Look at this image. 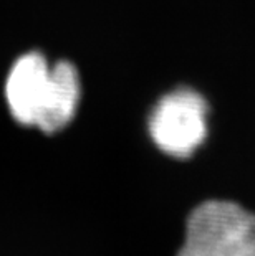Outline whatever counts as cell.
<instances>
[{"label":"cell","mask_w":255,"mask_h":256,"mask_svg":"<svg viewBox=\"0 0 255 256\" xmlns=\"http://www.w3.org/2000/svg\"><path fill=\"white\" fill-rule=\"evenodd\" d=\"M177 256H255V214L227 200L197 205Z\"/></svg>","instance_id":"cell-1"},{"label":"cell","mask_w":255,"mask_h":256,"mask_svg":"<svg viewBox=\"0 0 255 256\" xmlns=\"http://www.w3.org/2000/svg\"><path fill=\"white\" fill-rule=\"evenodd\" d=\"M207 102L197 91L179 88L162 96L151 112L149 134L162 152L191 156L207 136Z\"/></svg>","instance_id":"cell-2"},{"label":"cell","mask_w":255,"mask_h":256,"mask_svg":"<svg viewBox=\"0 0 255 256\" xmlns=\"http://www.w3.org/2000/svg\"><path fill=\"white\" fill-rule=\"evenodd\" d=\"M48 83L50 66L43 53L27 52L12 63L4 81V98L10 116L19 124L37 128Z\"/></svg>","instance_id":"cell-3"},{"label":"cell","mask_w":255,"mask_h":256,"mask_svg":"<svg viewBox=\"0 0 255 256\" xmlns=\"http://www.w3.org/2000/svg\"><path fill=\"white\" fill-rule=\"evenodd\" d=\"M80 76L70 62H58L50 68L45 102L37 129L55 134L72 121L80 102Z\"/></svg>","instance_id":"cell-4"}]
</instances>
